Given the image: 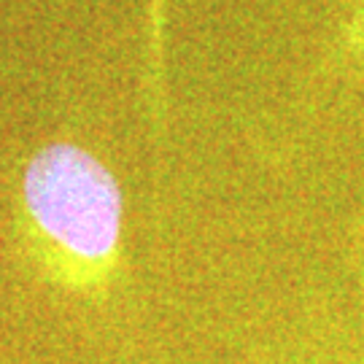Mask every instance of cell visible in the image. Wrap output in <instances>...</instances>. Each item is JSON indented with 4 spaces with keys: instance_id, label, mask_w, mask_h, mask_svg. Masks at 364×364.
<instances>
[{
    "instance_id": "obj_1",
    "label": "cell",
    "mask_w": 364,
    "mask_h": 364,
    "mask_svg": "<svg viewBox=\"0 0 364 364\" xmlns=\"http://www.w3.org/2000/svg\"><path fill=\"white\" fill-rule=\"evenodd\" d=\"M19 230L54 287L103 297L122 264L124 195L111 168L70 141L41 146L16 189Z\"/></svg>"
},
{
    "instance_id": "obj_2",
    "label": "cell",
    "mask_w": 364,
    "mask_h": 364,
    "mask_svg": "<svg viewBox=\"0 0 364 364\" xmlns=\"http://www.w3.org/2000/svg\"><path fill=\"white\" fill-rule=\"evenodd\" d=\"M170 0H146L144 33V97L146 117L154 132L168 124V63H165V33H168Z\"/></svg>"
},
{
    "instance_id": "obj_3",
    "label": "cell",
    "mask_w": 364,
    "mask_h": 364,
    "mask_svg": "<svg viewBox=\"0 0 364 364\" xmlns=\"http://www.w3.org/2000/svg\"><path fill=\"white\" fill-rule=\"evenodd\" d=\"M335 63L346 70H364V0L353 6L335 41Z\"/></svg>"
}]
</instances>
